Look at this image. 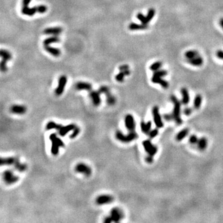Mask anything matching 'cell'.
<instances>
[{"instance_id":"cell-1","label":"cell","mask_w":223,"mask_h":223,"mask_svg":"<svg viewBox=\"0 0 223 223\" xmlns=\"http://www.w3.org/2000/svg\"><path fill=\"white\" fill-rule=\"evenodd\" d=\"M170 99L172 103L174 104V109L172 112L173 119L176 122L177 125H181L182 123V120L181 119L180 113H181V102L179 101L177 97L174 96H171Z\"/></svg>"},{"instance_id":"cell-2","label":"cell","mask_w":223,"mask_h":223,"mask_svg":"<svg viewBox=\"0 0 223 223\" xmlns=\"http://www.w3.org/2000/svg\"><path fill=\"white\" fill-rule=\"evenodd\" d=\"M49 139L51 141V153L53 156H56L59 153L60 148L64 147V142L58 137L56 133H51L49 136Z\"/></svg>"},{"instance_id":"cell-3","label":"cell","mask_w":223,"mask_h":223,"mask_svg":"<svg viewBox=\"0 0 223 223\" xmlns=\"http://www.w3.org/2000/svg\"><path fill=\"white\" fill-rule=\"evenodd\" d=\"M47 10V7L45 5H40L34 8H29L28 5H22L21 12L24 15L32 16L36 12L45 13Z\"/></svg>"},{"instance_id":"cell-4","label":"cell","mask_w":223,"mask_h":223,"mask_svg":"<svg viewBox=\"0 0 223 223\" xmlns=\"http://www.w3.org/2000/svg\"><path fill=\"white\" fill-rule=\"evenodd\" d=\"M116 138L119 141L122 143H130L133 140H135L138 138V135L136 133L135 131L130 132L128 135H124L120 131H117L116 133Z\"/></svg>"},{"instance_id":"cell-5","label":"cell","mask_w":223,"mask_h":223,"mask_svg":"<svg viewBox=\"0 0 223 223\" xmlns=\"http://www.w3.org/2000/svg\"><path fill=\"white\" fill-rule=\"evenodd\" d=\"M3 177L4 182L9 185L16 183L19 179L18 176L14 175L13 172L11 170H6L4 171L3 174Z\"/></svg>"},{"instance_id":"cell-6","label":"cell","mask_w":223,"mask_h":223,"mask_svg":"<svg viewBox=\"0 0 223 223\" xmlns=\"http://www.w3.org/2000/svg\"><path fill=\"white\" fill-rule=\"evenodd\" d=\"M99 92L100 93H104L106 94L107 97V102L110 106H113L115 104L116 102V99L112 94L110 93L109 88L106 86H102L99 89Z\"/></svg>"},{"instance_id":"cell-7","label":"cell","mask_w":223,"mask_h":223,"mask_svg":"<svg viewBox=\"0 0 223 223\" xmlns=\"http://www.w3.org/2000/svg\"><path fill=\"white\" fill-rule=\"evenodd\" d=\"M152 114H153V120L156 125V127L158 128H162L164 126V123L162 120V117H161V114L159 112V109L158 106H154L153 108V111H152Z\"/></svg>"},{"instance_id":"cell-8","label":"cell","mask_w":223,"mask_h":223,"mask_svg":"<svg viewBox=\"0 0 223 223\" xmlns=\"http://www.w3.org/2000/svg\"><path fill=\"white\" fill-rule=\"evenodd\" d=\"M0 55L3 58L2 61L1 62V71L5 72L8 69L7 67H6V63H7L8 61L11 59L12 55H11V53H9V51L3 49L1 50Z\"/></svg>"},{"instance_id":"cell-9","label":"cell","mask_w":223,"mask_h":223,"mask_svg":"<svg viewBox=\"0 0 223 223\" xmlns=\"http://www.w3.org/2000/svg\"><path fill=\"white\" fill-rule=\"evenodd\" d=\"M143 146L146 153L150 156H155L158 152V148L154 146L150 140H145L143 141Z\"/></svg>"},{"instance_id":"cell-10","label":"cell","mask_w":223,"mask_h":223,"mask_svg":"<svg viewBox=\"0 0 223 223\" xmlns=\"http://www.w3.org/2000/svg\"><path fill=\"white\" fill-rule=\"evenodd\" d=\"M75 170L78 173H81L87 177L90 176L92 173V170L90 167L84 163H78L76 166Z\"/></svg>"},{"instance_id":"cell-11","label":"cell","mask_w":223,"mask_h":223,"mask_svg":"<svg viewBox=\"0 0 223 223\" xmlns=\"http://www.w3.org/2000/svg\"><path fill=\"white\" fill-rule=\"evenodd\" d=\"M125 125L126 128L129 132L135 131L136 128V123L135 118L133 115L128 114L125 118Z\"/></svg>"},{"instance_id":"cell-12","label":"cell","mask_w":223,"mask_h":223,"mask_svg":"<svg viewBox=\"0 0 223 223\" xmlns=\"http://www.w3.org/2000/svg\"><path fill=\"white\" fill-rule=\"evenodd\" d=\"M67 82V77L66 76H61L58 80V85L55 89V94L57 96H60L63 93L64 88Z\"/></svg>"},{"instance_id":"cell-13","label":"cell","mask_w":223,"mask_h":223,"mask_svg":"<svg viewBox=\"0 0 223 223\" xmlns=\"http://www.w3.org/2000/svg\"><path fill=\"white\" fill-rule=\"evenodd\" d=\"M110 217L112 221L115 222H118L120 221L123 217L122 211L119 208H114L110 211Z\"/></svg>"},{"instance_id":"cell-14","label":"cell","mask_w":223,"mask_h":223,"mask_svg":"<svg viewBox=\"0 0 223 223\" xmlns=\"http://www.w3.org/2000/svg\"><path fill=\"white\" fill-rule=\"evenodd\" d=\"M114 200V198L109 195H102L96 198V203L99 205L110 204Z\"/></svg>"},{"instance_id":"cell-15","label":"cell","mask_w":223,"mask_h":223,"mask_svg":"<svg viewBox=\"0 0 223 223\" xmlns=\"http://www.w3.org/2000/svg\"><path fill=\"white\" fill-rule=\"evenodd\" d=\"M101 93L98 91H96V90H90L89 93V96L91 98L92 101H93V104L95 106H99L101 103Z\"/></svg>"},{"instance_id":"cell-16","label":"cell","mask_w":223,"mask_h":223,"mask_svg":"<svg viewBox=\"0 0 223 223\" xmlns=\"http://www.w3.org/2000/svg\"><path fill=\"white\" fill-rule=\"evenodd\" d=\"M76 125L74 123L69 124V125H66V126H62L60 128V129L58 130V133L60 136H64L67 135V133L68 132H71V131H73V130L75 128Z\"/></svg>"},{"instance_id":"cell-17","label":"cell","mask_w":223,"mask_h":223,"mask_svg":"<svg viewBox=\"0 0 223 223\" xmlns=\"http://www.w3.org/2000/svg\"><path fill=\"white\" fill-rule=\"evenodd\" d=\"M19 161L17 158L14 157H8V158H1V166H13L16 164Z\"/></svg>"},{"instance_id":"cell-18","label":"cell","mask_w":223,"mask_h":223,"mask_svg":"<svg viewBox=\"0 0 223 223\" xmlns=\"http://www.w3.org/2000/svg\"><path fill=\"white\" fill-rule=\"evenodd\" d=\"M76 89L79 90H88L90 92L93 89L91 84L86 82H78L76 84Z\"/></svg>"},{"instance_id":"cell-19","label":"cell","mask_w":223,"mask_h":223,"mask_svg":"<svg viewBox=\"0 0 223 223\" xmlns=\"http://www.w3.org/2000/svg\"><path fill=\"white\" fill-rule=\"evenodd\" d=\"M11 112L13 114L22 115L25 114L27 111V108L21 105H14L11 107Z\"/></svg>"},{"instance_id":"cell-20","label":"cell","mask_w":223,"mask_h":223,"mask_svg":"<svg viewBox=\"0 0 223 223\" xmlns=\"http://www.w3.org/2000/svg\"><path fill=\"white\" fill-rule=\"evenodd\" d=\"M63 31V29L60 27H49V28L45 29L43 31V33L47 35L52 34L53 35H59Z\"/></svg>"},{"instance_id":"cell-21","label":"cell","mask_w":223,"mask_h":223,"mask_svg":"<svg viewBox=\"0 0 223 223\" xmlns=\"http://www.w3.org/2000/svg\"><path fill=\"white\" fill-rule=\"evenodd\" d=\"M151 81L153 83H156V84H160L162 87V88H167L169 86V82L166 81V80H163L161 77H158V76H153L151 79Z\"/></svg>"},{"instance_id":"cell-22","label":"cell","mask_w":223,"mask_h":223,"mask_svg":"<svg viewBox=\"0 0 223 223\" xmlns=\"http://www.w3.org/2000/svg\"><path fill=\"white\" fill-rule=\"evenodd\" d=\"M44 48L47 52L50 53L53 56H55V57H58V56H59L61 54L60 50H59L58 48H54L52 47L49 46V45H44Z\"/></svg>"},{"instance_id":"cell-23","label":"cell","mask_w":223,"mask_h":223,"mask_svg":"<svg viewBox=\"0 0 223 223\" xmlns=\"http://www.w3.org/2000/svg\"><path fill=\"white\" fill-rule=\"evenodd\" d=\"M181 94H182V103L183 105H187L190 102V95L188 90L185 88H182L181 89Z\"/></svg>"},{"instance_id":"cell-24","label":"cell","mask_w":223,"mask_h":223,"mask_svg":"<svg viewBox=\"0 0 223 223\" xmlns=\"http://www.w3.org/2000/svg\"><path fill=\"white\" fill-rule=\"evenodd\" d=\"M141 132L143 133L146 134V135H148L149 133L150 132V131L151 130V126H152V123L151 121H149L148 122H141Z\"/></svg>"},{"instance_id":"cell-25","label":"cell","mask_w":223,"mask_h":223,"mask_svg":"<svg viewBox=\"0 0 223 223\" xmlns=\"http://www.w3.org/2000/svg\"><path fill=\"white\" fill-rule=\"evenodd\" d=\"M128 28L131 30H145L148 28V25L147 24H136V23H131L129 25Z\"/></svg>"},{"instance_id":"cell-26","label":"cell","mask_w":223,"mask_h":223,"mask_svg":"<svg viewBox=\"0 0 223 223\" xmlns=\"http://www.w3.org/2000/svg\"><path fill=\"white\" fill-rule=\"evenodd\" d=\"M188 62L194 67H200L203 64V60L201 57L198 56L197 57L193 58L188 59Z\"/></svg>"},{"instance_id":"cell-27","label":"cell","mask_w":223,"mask_h":223,"mask_svg":"<svg viewBox=\"0 0 223 223\" xmlns=\"http://www.w3.org/2000/svg\"><path fill=\"white\" fill-rule=\"evenodd\" d=\"M130 74V71L129 69L125 71H121L119 74H117L115 76V80L118 82H123V79L126 76H128Z\"/></svg>"},{"instance_id":"cell-28","label":"cell","mask_w":223,"mask_h":223,"mask_svg":"<svg viewBox=\"0 0 223 223\" xmlns=\"http://www.w3.org/2000/svg\"><path fill=\"white\" fill-rule=\"evenodd\" d=\"M207 145H208V141L207 140H206V138H204V137L199 139V140H198V143H197V146H198V148L199 149L200 151H203V150H205L206 147H207Z\"/></svg>"},{"instance_id":"cell-29","label":"cell","mask_w":223,"mask_h":223,"mask_svg":"<svg viewBox=\"0 0 223 223\" xmlns=\"http://www.w3.org/2000/svg\"><path fill=\"white\" fill-rule=\"evenodd\" d=\"M62 126L63 125H61V124L56 123L53 122V121H51V122H48V123L47 124L46 128L47 130L55 129V130L58 131L60 129V128L62 127Z\"/></svg>"},{"instance_id":"cell-30","label":"cell","mask_w":223,"mask_h":223,"mask_svg":"<svg viewBox=\"0 0 223 223\" xmlns=\"http://www.w3.org/2000/svg\"><path fill=\"white\" fill-rule=\"evenodd\" d=\"M188 132L189 130H188V128H185L183 129V130H181L179 133H178L177 136H176V140H177V141H182V140H183V139L187 136V135H188Z\"/></svg>"},{"instance_id":"cell-31","label":"cell","mask_w":223,"mask_h":223,"mask_svg":"<svg viewBox=\"0 0 223 223\" xmlns=\"http://www.w3.org/2000/svg\"><path fill=\"white\" fill-rule=\"evenodd\" d=\"M60 41V39L59 38V37H58L56 35H54L53 37H50L49 38H46L43 41V45H50L51 43L59 42Z\"/></svg>"},{"instance_id":"cell-32","label":"cell","mask_w":223,"mask_h":223,"mask_svg":"<svg viewBox=\"0 0 223 223\" xmlns=\"http://www.w3.org/2000/svg\"><path fill=\"white\" fill-rule=\"evenodd\" d=\"M14 167L15 168L16 170L19 171V172H24V171H25L27 169L26 164L21 163L19 161L16 162V164L14 165Z\"/></svg>"},{"instance_id":"cell-33","label":"cell","mask_w":223,"mask_h":223,"mask_svg":"<svg viewBox=\"0 0 223 223\" xmlns=\"http://www.w3.org/2000/svg\"><path fill=\"white\" fill-rule=\"evenodd\" d=\"M202 102V97L200 94H198L195 97L194 100L193 107L195 109H198L201 107Z\"/></svg>"},{"instance_id":"cell-34","label":"cell","mask_w":223,"mask_h":223,"mask_svg":"<svg viewBox=\"0 0 223 223\" xmlns=\"http://www.w3.org/2000/svg\"><path fill=\"white\" fill-rule=\"evenodd\" d=\"M185 55L187 59H192L199 56V53L195 50H189L185 53Z\"/></svg>"},{"instance_id":"cell-35","label":"cell","mask_w":223,"mask_h":223,"mask_svg":"<svg viewBox=\"0 0 223 223\" xmlns=\"http://www.w3.org/2000/svg\"><path fill=\"white\" fill-rule=\"evenodd\" d=\"M155 13H156V11H155L154 9H153V8H150L148 10V14H147L146 15V20L147 22H149L151 21L152 20V19L154 17V16L155 15Z\"/></svg>"},{"instance_id":"cell-36","label":"cell","mask_w":223,"mask_h":223,"mask_svg":"<svg viewBox=\"0 0 223 223\" xmlns=\"http://www.w3.org/2000/svg\"><path fill=\"white\" fill-rule=\"evenodd\" d=\"M162 63L161 61H156V62H155L151 64V67H150V69H151V71H156L157 70H159L161 68V67H162Z\"/></svg>"},{"instance_id":"cell-37","label":"cell","mask_w":223,"mask_h":223,"mask_svg":"<svg viewBox=\"0 0 223 223\" xmlns=\"http://www.w3.org/2000/svg\"><path fill=\"white\" fill-rule=\"evenodd\" d=\"M167 74V72L166 71V70H157L156 71H154V74H153V76H158V77H164L166 76V75Z\"/></svg>"},{"instance_id":"cell-38","label":"cell","mask_w":223,"mask_h":223,"mask_svg":"<svg viewBox=\"0 0 223 223\" xmlns=\"http://www.w3.org/2000/svg\"><path fill=\"white\" fill-rule=\"evenodd\" d=\"M158 128H155L154 130H151L150 131V132L148 134V136H149L150 138H154L155 137L157 136L158 135V133H159V130H158Z\"/></svg>"},{"instance_id":"cell-39","label":"cell","mask_w":223,"mask_h":223,"mask_svg":"<svg viewBox=\"0 0 223 223\" xmlns=\"http://www.w3.org/2000/svg\"><path fill=\"white\" fill-rule=\"evenodd\" d=\"M136 17L137 18L141 21L142 24H148V22H147V20H146V17L144 16L143 14L141 13V12H140V13L137 14Z\"/></svg>"},{"instance_id":"cell-40","label":"cell","mask_w":223,"mask_h":223,"mask_svg":"<svg viewBox=\"0 0 223 223\" xmlns=\"http://www.w3.org/2000/svg\"><path fill=\"white\" fill-rule=\"evenodd\" d=\"M80 128H79L78 127H76L73 130V132L72 134H71V135L69 136V137H70V138L73 139L74 138H76V137L77 136V135H78V134L80 133Z\"/></svg>"},{"instance_id":"cell-41","label":"cell","mask_w":223,"mask_h":223,"mask_svg":"<svg viewBox=\"0 0 223 223\" xmlns=\"http://www.w3.org/2000/svg\"><path fill=\"white\" fill-rule=\"evenodd\" d=\"M198 140H199L197 138L196 135H192L190 137V139H189V141H190V143H191L192 145H197Z\"/></svg>"},{"instance_id":"cell-42","label":"cell","mask_w":223,"mask_h":223,"mask_svg":"<svg viewBox=\"0 0 223 223\" xmlns=\"http://www.w3.org/2000/svg\"><path fill=\"white\" fill-rule=\"evenodd\" d=\"M183 112H184V114H185V115H187V116L190 115V114H191L192 112V109L190 107H187V108H185V110H184Z\"/></svg>"},{"instance_id":"cell-43","label":"cell","mask_w":223,"mask_h":223,"mask_svg":"<svg viewBox=\"0 0 223 223\" xmlns=\"http://www.w3.org/2000/svg\"><path fill=\"white\" fill-rule=\"evenodd\" d=\"M164 119L167 121H170V120H174L173 119V116H172V114H165L164 115Z\"/></svg>"},{"instance_id":"cell-44","label":"cell","mask_w":223,"mask_h":223,"mask_svg":"<svg viewBox=\"0 0 223 223\" xmlns=\"http://www.w3.org/2000/svg\"><path fill=\"white\" fill-rule=\"evenodd\" d=\"M216 56H217L219 58L223 60V51L222 50L217 51V52H216Z\"/></svg>"},{"instance_id":"cell-45","label":"cell","mask_w":223,"mask_h":223,"mask_svg":"<svg viewBox=\"0 0 223 223\" xmlns=\"http://www.w3.org/2000/svg\"><path fill=\"white\" fill-rule=\"evenodd\" d=\"M153 157L152 156H150V155H148V156L146 158V162L149 163V164H151L153 162Z\"/></svg>"},{"instance_id":"cell-46","label":"cell","mask_w":223,"mask_h":223,"mask_svg":"<svg viewBox=\"0 0 223 223\" xmlns=\"http://www.w3.org/2000/svg\"><path fill=\"white\" fill-rule=\"evenodd\" d=\"M119 69L120 71L128 70V69H129V67L127 65V64H123V65L120 66V67H119Z\"/></svg>"},{"instance_id":"cell-47","label":"cell","mask_w":223,"mask_h":223,"mask_svg":"<svg viewBox=\"0 0 223 223\" xmlns=\"http://www.w3.org/2000/svg\"><path fill=\"white\" fill-rule=\"evenodd\" d=\"M112 218L110 217V216H107V217H106L104 219V222L106 223H110L111 222H112Z\"/></svg>"},{"instance_id":"cell-48","label":"cell","mask_w":223,"mask_h":223,"mask_svg":"<svg viewBox=\"0 0 223 223\" xmlns=\"http://www.w3.org/2000/svg\"><path fill=\"white\" fill-rule=\"evenodd\" d=\"M219 24H220L221 27L223 29V18H221L219 21Z\"/></svg>"}]
</instances>
